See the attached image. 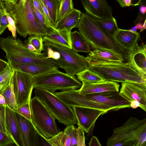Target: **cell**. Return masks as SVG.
<instances>
[{
  "label": "cell",
  "instance_id": "6da1fadb",
  "mask_svg": "<svg viewBox=\"0 0 146 146\" xmlns=\"http://www.w3.org/2000/svg\"><path fill=\"white\" fill-rule=\"evenodd\" d=\"M70 107L78 106L104 111H117L130 108V102L119 92L82 95L78 90H71L54 93Z\"/></svg>",
  "mask_w": 146,
  "mask_h": 146
},
{
  "label": "cell",
  "instance_id": "7a4b0ae2",
  "mask_svg": "<svg viewBox=\"0 0 146 146\" xmlns=\"http://www.w3.org/2000/svg\"><path fill=\"white\" fill-rule=\"evenodd\" d=\"M77 28L92 50L104 49L110 51L120 55L127 62L128 50L122 48L114 37L97 23L92 16L82 12Z\"/></svg>",
  "mask_w": 146,
  "mask_h": 146
},
{
  "label": "cell",
  "instance_id": "3957f363",
  "mask_svg": "<svg viewBox=\"0 0 146 146\" xmlns=\"http://www.w3.org/2000/svg\"><path fill=\"white\" fill-rule=\"evenodd\" d=\"M0 48L5 52V57L8 63L42 64L60 68L55 60L46 58L45 51L40 53L32 51L19 38L15 39L10 35L5 38L0 37Z\"/></svg>",
  "mask_w": 146,
  "mask_h": 146
},
{
  "label": "cell",
  "instance_id": "277c9868",
  "mask_svg": "<svg viewBox=\"0 0 146 146\" xmlns=\"http://www.w3.org/2000/svg\"><path fill=\"white\" fill-rule=\"evenodd\" d=\"M106 144L108 146H146V119L131 117L114 129Z\"/></svg>",
  "mask_w": 146,
  "mask_h": 146
},
{
  "label": "cell",
  "instance_id": "5b68a950",
  "mask_svg": "<svg viewBox=\"0 0 146 146\" xmlns=\"http://www.w3.org/2000/svg\"><path fill=\"white\" fill-rule=\"evenodd\" d=\"M88 69L105 81L146 83V75L128 62L96 63L89 65Z\"/></svg>",
  "mask_w": 146,
  "mask_h": 146
},
{
  "label": "cell",
  "instance_id": "8992f818",
  "mask_svg": "<svg viewBox=\"0 0 146 146\" xmlns=\"http://www.w3.org/2000/svg\"><path fill=\"white\" fill-rule=\"evenodd\" d=\"M30 0H27L24 5L19 1L15 4L5 2V9L13 19L16 32L20 36L25 38L28 35L43 37L47 31L36 22L31 7Z\"/></svg>",
  "mask_w": 146,
  "mask_h": 146
},
{
  "label": "cell",
  "instance_id": "52a82bcc",
  "mask_svg": "<svg viewBox=\"0 0 146 146\" xmlns=\"http://www.w3.org/2000/svg\"><path fill=\"white\" fill-rule=\"evenodd\" d=\"M33 87H38L54 93L62 91L77 90L82 83L75 76L59 71L58 69L33 77Z\"/></svg>",
  "mask_w": 146,
  "mask_h": 146
},
{
  "label": "cell",
  "instance_id": "ba28073f",
  "mask_svg": "<svg viewBox=\"0 0 146 146\" xmlns=\"http://www.w3.org/2000/svg\"><path fill=\"white\" fill-rule=\"evenodd\" d=\"M44 46L59 52L60 58L56 61L66 73L76 76L88 68V64L83 55L53 40L43 37Z\"/></svg>",
  "mask_w": 146,
  "mask_h": 146
},
{
  "label": "cell",
  "instance_id": "9c48e42d",
  "mask_svg": "<svg viewBox=\"0 0 146 146\" xmlns=\"http://www.w3.org/2000/svg\"><path fill=\"white\" fill-rule=\"evenodd\" d=\"M35 96L39 99L58 121L65 125L77 124L72 107L54 93L38 87L34 88Z\"/></svg>",
  "mask_w": 146,
  "mask_h": 146
},
{
  "label": "cell",
  "instance_id": "30bf717a",
  "mask_svg": "<svg viewBox=\"0 0 146 146\" xmlns=\"http://www.w3.org/2000/svg\"><path fill=\"white\" fill-rule=\"evenodd\" d=\"M30 107L32 121L39 135L46 141L60 131L55 118L39 99L35 96L31 98Z\"/></svg>",
  "mask_w": 146,
  "mask_h": 146
},
{
  "label": "cell",
  "instance_id": "8fae6325",
  "mask_svg": "<svg viewBox=\"0 0 146 146\" xmlns=\"http://www.w3.org/2000/svg\"><path fill=\"white\" fill-rule=\"evenodd\" d=\"M13 86L17 107L30 102L33 87L32 76L13 70Z\"/></svg>",
  "mask_w": 146,
  "mask_h": 146
},
{
  "label": "cell",
  "instance_id": "7c38bea8",
  "mask_svg": "<svg viewBox=\"0 0 146 146\" xmlns=\"http://www.w3.org/2000/svg\"><path fill=\"white\" fill-rule=\"evenodd\" d=\"M46 141L52 146H85L84 131L80 126L74 125H67L63 131Z\"/></svg>",
  "mask_w": 146,
  "mask_h": 146
},
{
  "label": "cell",
  "instance_id": "4fadbf2b",
  "mask_svg": "<svg viewBox=\"0 0 146 146\" xmlns=\"http://www.w3.org/2000/svg\"><path fill=\"white\" fill-rule=\"evenodd\" d=\"M146 83L122 82L120 93L130 103V107H139L146 111Z\"/></svg>",
  "mask_w": 146,
  "mask_h": 146
},
{
  "label": "cell",
  "instance_id": "5bb4252c",
  "mask_svg": "<svg viewBox=\"0 0 146 146\" xmlns=\"http://www.w3.org/2000/svg\"><path fill=\"white\" fill-rule=\"evenodd\" d=\"M14 112L23 146L40 145L39 136L40 135L32 122Z\"/></svg>",
  "mask_w": 146,
  "mask_h": 146
},
{
  "label": "cell",
  "instance_id": "9a60e30c",
  "mask_svg": "<svg viewBox=\"0 0 146 146\" xmlns=\"http://www.w3.org/2000/svg\"><path fill=\"white\" fill-rule=\"evenodd\" d=\"M77 119L78 126L88 133L101 115L106 113L104 111L82 107H72Z\"/></svg>",
  "mask_w": 146,
  "mask_h": 146
},
{
  "label": "cell",
  "instance_id": "2e32d148",
  "mask_svg": "<svg viewBox=\"0 0 146 146\" xmlns=\"http://www.w3.org/2000/svg\"><path fill=\"white\" fill-rule=\"evenodd\" d=\"M86 13L94 18L103 19L113 16L112 9L107 0H80Z\"/></svg>",
  "mask_w": 146,
  "mask_h": 146
},
{
  "label": "cell",
  "instance_id": "e0dca14e",
  "mask_svg": "<svg viewBox=\"0 0 146 146\" xmlns=\"http://www.w3.org/2000/svg\"><path fill=\"white\" fill-rule=\"evenodd\" d=\"M85 59L88 65L99 63L126 62L120 55L104 49L90 50Z\"/></svg>",
  "mask_w": 146,
  "mask_h": 146
},
{
  "label": "cell",
  "instance_id": "ac0fdd59",
  "mask_svg": "<svg viewBox=\"0 0 146 146\" xmlns=\"http://www.w3.org/2000/svg\"><path fill=\"white\" fill-rule=\"evenodd\" d=\"M79 93L82 95L107 92H119L120 85L117 82L105 81L96 83L82 82Z\"/></svg>",
  "mask_w": 146,
  "mask_h": 146
},
{
  "label": "cell",
  "instance_id": "d6986e66",
  "mask_svg": "<svg viewBox=\"0 0 146 146\" xmlns=\"http://www.w3.org/2000/svg\"><path fill=\"white\" fill-rule=\"evenodd\" d=\"M146 46L143 44H136L128 50L127 62H129L139 70L146 75Z\"/></svg>",
  "mask_w": 146,
  "mask_h": 146
},
{
  "label": "cell",
  "instance_id": "ffe728a7",
  "mask_svg": "<svg viewBox=\"0 0 146 146\" xmlns=\"http://www.w3.org/2000/svg\"><path fill=\"white\" fill-rule=\"evenodd\" d=\"M8 64L13 70H19L33 76L39 75L58 69L55 66L42 64Z\"/></svg>",
  "mask_w": 146,
  "mask_h": 146
},
{
  "label": "cell",
  "instance_id": "44dd1931",
  "mask_svg": "<svg viewBox=\"0 0 146 146\" xmlns=\"http://www.w3.org/2000/svg\"><path fill=\"white\" fill-rule=\"evenodd\" d=\"M5 125L7 132L17 146H23L14 111L7 105L6 108Z\"/></svg>",
  "mask_w": 146,
  "mask_h": 146
},
{
  "label": "cell",
  "instance_id": "7402d4cb",
  "mask_svg": "<svg viewBox=\"0 0 146 146\" xmlns=\"http://www.w3.org/2000/svg\"><path fill=\"white\" fill-rule=\"evenodd\" d=\"M117 42L126 50L131 49L140 39V35L137 31L119 29L114 35Z\"/></svg>",
  "mask_w": 146,
  "mask_h": 146
},
{
  "label": "cell",
  "instance_id": "603a6c76",
  "mask_svg": "<svg viewBox=\"0 0 146 146\" xmlns=\"http://www.w3.org/2000/svg\"><path fill=\"white\" fill-rule=\"evenodd\" d=\"M82 14L81 11L74 8L72 11L57 21L55 28L57 30H72L77 28Z\"/></svg>",
  "mask_w": 146,
  "mask_h": 146
},
{
  "label": "cell",
  "instance_id": "cb8c5ba5",
  "mask_svg": "<svg viewBox=\"0 0 146 146\" xmlns=\"http://www.w3.org/2000/svg\"><path fill=\"white\" fill-rule=\"evenodd\" d=\"M72 29L57 30L50 29L47 31L45 37L56 41L68 48L72 49L71 40Z\"/></svg>",
  "mask_w": 146,
  "mask_h": 146
},
{
  "label": "cell",
  "instance_id": "d4e9b609",
  "mask_svg": "<svg viewBox=\"0 0 146 146\" xmlns=\"http://www.w3.org/2000/svg\"><path fill=\"white\" fill-rule=\"evenodd\" d=\"M71 40L72 49L75 51L89 53L90 51V45L77 31L71 32Z\"/></svg>",
  "mask_w": 146,
  "mask_h": 146
},
{
  "label": "cell",
  "instance_id": "484cf974",
  "mask_svg": "<svg viewBox=\"0 0 146 146\" xmlns=\"http://www.w3.org/2000/svg\"><path fill=\"white\" fill-rule=\"evenodd\" d=\"M94 19L97 23L113 36L119 29L117 21L113 17L103 19Z\"/></svg>",
  "mask_w": 146,
  "mask_h": 146
},
{
  "label": "cell",
  "instance_id": "4316f807",
  "mask_svg": "<svg viewBox=\"0 0 146 146\" xmlns=\"http://www.w3.org/2000/svg\"><path fill=\"white\" fill-rule=\"evenodd\" d=\"M77 76L82 82L96 83L105 81L99 75L88 68L79 73Z\"/></svg>",
  "mask_w": 146,
  "mask_h": 146
},
{
  "label": "cell",
  "instance_id": "83f0119b",
  "mask_svg": "<svg viewBox=\"0 0 146 146\" xmlns=\"http://www.w3.org/2000/svg\"><path fill=\"white\" fill-rule=\"evenodd\" d=\"M41 0L47 8L50 17L56 26L58 21V12L60 1L59 0Z\"/></svg>",
  "mask_w": 146,
  "mask_h": 146
},
{
  "label": "cell",
  "instance_id": "f1b7e54d",
  "mask_svg": "<svg viewBox=\"0 0 146 146\" xmlns=\"http://www.w3.org/2000/svg\"><path fill=\"white\" fill-rule=\"evenodd\" d=\"M1 94L4 98L7 105L15 111L17 106L13 88L12 78L9 86Z\"/></svg>",
  "mask_w": 146,
  "mask_h": 146
},
{
  "label": "cell",
  "instance_id": "f546056e",
  "mask_svg": "<svg viewBox=\"0 0 146 146\" xmlns=\"http://www.w3.org/2000/svg\"><path fill=\"white\" fill-rule=\"evenodd\" d=\"M74 9L72 0H61L58 10V21L68 14Z\"/></svg>",
  "mask_w": 146,
  "mask_h": 146
},
{
  "label": "cell",
  "instance_id": "4dcf8cb0",
  "mask_svg": "<svg viewBox=\"0 0 146 146\" xmlns=\"http://www.w3.org/2000/svg\"><path fill=\"white\" fill-rule=\"evenodd\" d=\"M30 3L32 12L37 23L47 31L53 28L50 26L46 18L37 10L30 2Z\"/></svg>",
  "mask_w": 146,
  "mask_h": 146
},
{
  "label": "cell",
  "instance_id": "1f68e13d",
  "mask_svg": "<svg viewBox=\"0 0 146 146\" xmlns=\"http://www.w3.org/2000/svg\"><path fill=\"white\" fill-rule=\"evenodd\" d=\"M42 37L38 35L30 36L25 41V44L32 45L36 49V52H42L44 50V46Z\"/></svg>",
  "mask_w": 146,
  "mask_h": 146
},
{
  "label": "cell",
  "instance_id": "d6a6232c",
  "mask_svg": "<svg viewBox=\"0 0 146 146\" xmlns=\"http://www.w3.org/2000/svg\"><path fill=\"white\" fill-rule=\"evenodd\" d=\"M13 70L8 64L7 67L0 74V85L9 86L12 80Z\"/></svg>",
  "mask_w": 146,
  "mask_h": 146
},
{
  "label": "cell",
  "instance_id": "836d02e7",
  "mask_svg": "<svg viewBox=\"0 0 146 146\" xmlns=\"http://www.w3.org/2000/svg\"><path fill=\"white\" fill-rule=\"evenodd\" d=\"M14 111L27 119L32 121L30 102L18 106Z\"/></svg>",
  "mask_w": 146,
  "mask_h": 146
},
{
  "label": "cell",
  "instance_id": "e575fe53",
  "mask_svg": "<svg viewBox=\"0 0 146 146\" xmlns=\"http://www.w3.org/2000/svg\"><path fill=\"white\" fill-rule=\"evenodd\" d=\"M15 144L7 133L0 129V146H6Z\"/></svg>",
  "mask_w": 146,
  "mask_h": 146
},
{
  "label": "cell",
  "instance_id": "d590c367",
  "mask_svg": "<svg viewBox=\"0 0 146 146\" xmlns=\"http://www.w3.org/2000/svg\"><path fill=\"white\" fill-rule=\"evenodd\" d=\"M6 106L0 105V129L5 133H7L5 125Z\"/></svg>",
  "mask_w": 146,
  "mask_h": 146
},
{
  "label": "cell",
  "instance_id": "8d00e7d4",
  "mask_svg": "<svg viewBox=\"0 0 146 146\" xmlns=\"http://www.w3.org/2000/svg\"><path fill=\"white\" fill-rule=\"evenodd\" d=\"M8 21L9 25L7 28L12 33L13 37L15 39L16 38V31L14 21L12 18L8 14V12L5 10L4 11Z\"/></svg>",
  "mask_w": 146,
  "mask_h": 146
},
{
  "label": "cell",
  "instance_id": "74e56055",
  "mask_svg": "<svg viewBox=\"0 0 146 146\" xmlns=\"http://www.w3.org/2000/svg\"><path fill=\"white\" fill-rule=\"evenodd\" d=\"M30 2L37 10L46 18L43 8L39 0H31Z\"/></svg>",
  "mask_w": 146,
  "mask_h": 146
},
{
  "label": "cell",
  "instance_id": "f35d334b",
  "mask_svg": "<svg viewBox=\"0 0 146 146\" xmlns=\"http://www.w3.org/2000/svg\"><path fill=\"white\" fill-rule=\"evenodd\" d=\"M122 7L132 6V0H116Z\"/></svg>",
  "mask_w": 146,
  "mask_h": 146
},
{
  "label": "cell",
  "instance_id": "ab89813d",
  "mask_svg": "<svg viewBox=\"0 0 146 146\" xmlns=\"http://www.w3.org/2000/svg\"><path fill=\"white\" fill-rule=\"evenodd\" d=\"M88 145L90 146H102L98 138L94 136H93L91 138Z\"/></svg>",
  "mask_w": 146,
  "mask_h": 146
},
{
  "label": "cell",
  "instance_id": "60d3db41",
  "mask_svg": "<svg viewBox=\"0 0 146 146\" xmlns=\"http://www.w3.org/2000/svg\"><path fill=\"white\" fill-rule=\"evenodd\" d=\"M8 25L9 23L7 17L4 13L2 16L0 20V26L7 27H8Z\"/></svg>",
  "mask_w": 146,
  "mask_h": 146
},
{
  "label": "cell",
  "instance_id": "b9f144b4",
  "mask_svg": "<svg viewBox=\"0 0 146 146\" xmlns=\"http://www.w3.org/2000/svg\"><path fill=\"white\" fill-rule=\"evenodd\" d=\"M8 66L7 62L0 58V74L5 70Z\"/></svg>",
  "mask_w": 146,
  "mask_h": 146
},
{
  "label": "cell",
  "instance_id": "7bdbcfd3",
  "mask_svg": "<svg viewBox=\"0 0 146 146\" xmlns=\"http://www.w3.org/2000/svg\"><path fill=\"white\" fill-rule=\"evenodd\" d=\"M7 105V104L3 96L1 94H0V105L6 106Z\"/></svg>",
  "mask_w": 146,
  "mask_h": 146
},
{
  "label": "cell",
  "instance_id": "ee69618b",
  "mask_svg": "<svg viewBox=\"0 0 146 146\" xmlns=\"http://www.w3.org/2000/svg\"><path fill=\"white\" fill-rule=\"evenodd\" d=\"M25 44L29 50L32 51L36 52V49L32 45L30 44Z\"/></svg>",
  "mask_w": 146,
  "mask_h": 146
},
{
  "label": "cell",
  "instance_id": "f6af8a7d",
  "mask_svg": "<svg viewBox=\"0 0 146 146\" xmlns=\"http://www.w3.org/2000/svg\"><path fill=\"white\" fill-rule=\"evenodd\" d=\"M9 86H2L0 85V94H1L5 91Z\"/></svg>",
  "mask_w": 146,
  "mask_h": 146
},
{
  "label": "cell",
  "instance_id": "bcb514c9",
  "mask_svg": "<svg viewBox=\"0 0 146 146\" xmlns=\"http://www.w3.org/2000/svg\"><path fill=\"white\" fill-rule=\"evenodd\" d=\"M146 7L145 6H142L140 8V11L141 13L144 15L146 12Z\"/></svg>",
  "mask_w": 146,
  "mask_h": 146
},
{
  "label": "cell",
  "instance_id": "7dc6e473",
  "mask_svg": "<svg viewBox=\"0 0 146 146\" xmlns=\"http://www.w3.org/2000/svg\"><path fill=\"white\" fill-rule=\"evenodd\" d=\"M20 0H1L3 1L11 3L13 4L17 3Z\"/></svg>",
  "mask_w": 146,
  "mask_h": 146
},
{
  "label": "cell",
  "instance_id": "c3c4849f",
  "mask_svg": "<svg viewBox=\"0 0 146 146\" xmlns=\"http://www.w3.org/2000/svg\"><path fill=\"white\" fill-rule=\"evenodd\" d=\"M7 27H0V36L3 33Z\"/></svg>",
  "mask_w": 146,
  "mask_h": 146
},
{
  "label": "cell",
  "instance_id": "681fc988",
  "mask_svg": "<svg viewBox=\"0 0 146 146\" xmlns=\"http://www.w3.org/2000/svg\"><path fill=\"white\" fill-rule=\"evenodd\" d=\"M143 25L140 23H138L135 26L137 29L141 30L143 27Z\"/></svg>",
  "mask_w": 146,
  "mask_h": 146
},
{
  "label": "cell",
  "instance_id": "f907efd6",
  "mask_svg": "<svg viewBox=\"0 0 146 146\" xmlns=\"http://www.w3.org/2000/svg\"><path fill=\"white\" fill-rule=\"evenodd\" d=\"M5 9L4 5L0 4V11L4 12Z\"/></svg>",
  "mask_w": 146,
  "mask_h": 146
},
{
  "label": "cell",
  "instance_id": "816d5d0a",
  "mask_svg": "<svg viewBox=\"0 0 146 146\" xmlns=\"http://www.w3.org/2000/svg\"><path fill=\"white\" fill-rule=\"evenodd\" d=\"M145 29H146V20H145L144 24H143V25L142 28L140 32L142 31H143Z\"/></svg>",
  "mask_w": 146,
  "mask_h": 146
},
{
  "label": "cell",
  "instance_id": "f5cc1de1",
  "mask_svg": "<svg viewBox=\"0 0 146 146\" xmlns=\"http://www.w3.org/2000/svg\"><path fill=\"white\" fill-rule=\"evenodd\" d=\"M26 0H20L19 2L22 4L24 5L26 3Z\"/></svg>",
  "mask_w": 146,
  "mask_h": 146
},
{
  "label": "cell",
  "instance_id": "db71d44e",
  "mask_svg": "<svg viewBox=\"0 0 146 146\" xmlns=\"http://www.w3.org/2000/svg\"><path fill=\"white\" fill-rule=\"evenodd\" d=\"M4 13V12L0 11V20L2 16Z\"/></svg>",
  "mask_w": 146,
  "mask_h": 146
},
{
  "label": "cell",
  "instance_id": "11a10c76",
  "mask_svg": "<svg viewBox=\"0 0 146 146\" xmlns=\"http://www.w3.org/2000/svg\"><path fill=\"white\" fill-rule=\"evenodd\" d=\"M0 4L3 5H4V3L3 1H2L1 0H0Z\"/></svg>",
  "mask_w": 146,
  "mask_h": 146
},
{
  "label": "cell",
  "instance_id": "9f6ffc18",
  "mask_svg": "<svg viewBox=\"0 0 146 146\" xmlns=\"http://www.w3.org/2000/svg\"><path fill=\"white\" fill-rule=\"evenodd\" d=\"M61 0H59V1H60Z\"/></svg>",
  "mask_w": 146,
  "mask_h": 146
},
{
  "label": "cell",
  "instance_id": "6f0895ef",
  "mask_svg": "<svg viewBox=\"0 0 146 146\" xmlns=\"http://www.w3.org/2000/svg\"></svg>",
  "mask_w": 146,
  "mask_h": 146
}]
</instances>
